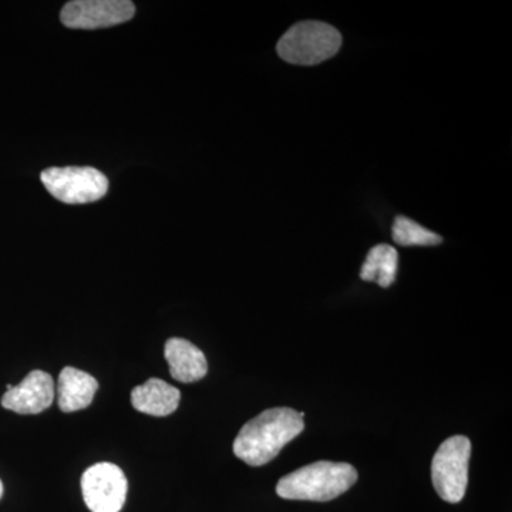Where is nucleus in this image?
I'll return each mask as SVG.
<instances>
[{
    "label": "nucleus",
    "mask_w": 512,
    "mask_h": 512,
    "mask_svg": "<svg viewBox=\"0 0 512 512\" xmlns=\"http://www.w3.org/2000/svg\"><path fill=\"white\" fill-rule=\"evenodd\" d=\"M303 416L305 413L289 407H275L258 414L239 431L232 447L235 456L252 467L271 463L305 429Z\"/></svg>",
    "instance_id": "f257e3e1"
},
{
    "label": "nucleus",
    "mask_w": 512,
    "mask_h": 512,
    "mask_svg": "<svg viewBox=\"0 0 512 512\" xmlns=\"http://www.w3.org/2000/svg\"><path fill=\"white\" fill-rule=\"evenodd\" d=\"M356 481V468L350 464L318 461L282 477L276 494L284 500L326 503L345 494Z\"/></svg>",
    "instance_id": "f03ea898"
},
{
    "label": "nucleus",
    "mask_w": 512,
    "mask_h": 512,
    "mask_svg": "<svg viewBox=\"0 0 512 512\" xmlns=\"http://www.w3.org/2000/svg\"><path fill=\"white\" fill-rule=\"evenodd\" d=\"M340 46L342 35L338 29L328 23L308 20L292 26L281 37L276 50L285 62L298 66H315L335 56Z\"/></svg>",
    "instance_id": "7ed1b4c3"
},
{
    "label": "nucleus",
    "mask_w": 512,
    "mask_h": 512,
    "mask_svg": "<svg viewBox=\"0 0 512 512\" xmlns=\"http://www.w3.org/2000/svg\"><path fill=\"white\" fill-rule=\"evenodd\" d=\"M471 441L464 436L450 437L434 454L431 480L441 500L457 504L466 495Z\"/></svg>",
    "instance_id": "20e7f679"
},
{
    "label": "nucleus",
    "mask_w": 512,
    "mask_h": 512,
    "mask_svg": "<svg viewBox=\"0 0 512 512\" xmlns=\"http://www.w3.org/2000/svg\"><path fill=\"white\" fill-rule=\"evenodd\" d=\"M47 192L64 204H89L109 191L106 175L93 167H53L40 175Z\"/></svg>",
    "instance_id": "39448f33"
},
{
    "label": "nucleus",
    "mask_w": 512,
    "mask_h": 512,
    "mask_svg": "<svg viewBox=\"0 0 512 512\" xmlns=\"http://www.w3.org/2000/svg\"><path fill=\"white\" fill-rule=\"evenodd\" d=\"M127 491L126 474L116 464H94L83 473L84 503L92 512H120L126 503Z\"/></svg>",
    "instance_id": "423d86ee"
},
{
    "label": "nucleus",
    "mask_w": 512,
    "mask_h": 512,
    "mask_svg": "<svg viewBox=\"0 0 512 512\" xmlns=\"http://www.w3.org/2000/svg\"><path fill=\"white\" fill-rule=\"evenodd\" d=\"M136 6L128 0H73L60 13L70 29H101L121 25L133 19Z\"/></svg>",
    "instance_id": "0eeeda50"
},
{
    "label": "nucleus",
    "mask_w": 512,
    "mask_h": 512,
    "mask_svg": "<svg viewBox=\"0 0 512 512\" xmlns=\"http://www.w3.org/2000/svg\"><path fill=\"white\" fill-rule=\"evenodd\" d=\"M55 396L53 377L43 370H33L18 386L6 390L2 406L18 414H39L52 406Z\"/></svg>",
    "instance_id": "6e6552de"
},
{
    "label": "nucleus",
    "mask_w": 512,
    "mask_h": 512,
    "mask_svg": "<svg viewBox=\"0 0 512 512\" xmlns=\"http://www.w3.org/2000/svg\"><path fill=\"white\" fill-rule=\"evenodd\" d=\"M164 356L170 366V375L177 382H198L208 373L207 357L188 340L168 339L165 343Z\"/></svg>",
    "instance_id": "1a4fd4ad"
},
{
    "label": "nucleus",
    "mask_w": 512,
    "mask_h": 512,
    "mask_svg": "<svg viewBox=\"0 0 512 512\" xmlns=\"http://www.w3.org/2000/svg\"><path fill=\"white\" fill-rule=\"evenodd\" d=\"M99 389V382L76 367H64L56 384L57 403L63 413L87 409Z\"/></svg>",
    "instance_id": "9d476101"
},
{
    "label": "nucleus",
    "mask_w": 512,
    "mask_h": 512,
    "mask_svg": "<svg viewBox=\"0 0 512 512\" xmlns=\"http://www.w3.org/2000/svg\"><path fill=\"white\" fill-rule=\"evenodd\" d=\"M181 393L164 380L148 379L131 392V404L137 412L154 417H167L178 409Z\"/></svg>",
    "instance_id": "9b49d317"
},
{
    "label": "nucleus",
    "mask_w": 512,
    "mask_h": 512,
    "mask_svg": "<svg viewBox=\"0 0 512 512\" xmlns=\"http://www.w3.org/2000/svg\"><path fill=\"white\" fill-rule=\"evenodd\" d=\"M399 254L387 244L376 245L370 249L365 264L360 271V278L366 282H376L382 288H389L396 281Z\"/></svg>",
    "instance_id": "f8f14e48"
},
{
    "label": "nucleus",
    "mask_w": 512,
    "mask_h": 512,
    "mask_svg": "<svg viewBox=\"0 0 512 512\" xmlns=\"http://www.w3.org/2000/svg\"><path fill=\"white\" fill-rule=\"evenodd\" d=\"M393 239L403 247H433L443 242V238L436 232L429 231L406 217H397L394 220Z\"/></svg>",
    "instance_id": "ddd939ff"
},
{
    "label": "nucleus",
    "mask_w": 512,
    "mask_h": 512,
    "mask_svg": "<svg viewBox=\"0 0 512 512\" xmlns=\"http://www.w3.org/2000/svg\"><path fill=\"white\" fill-rule=\"evenodd\" d=\"M3 495V484L2 481H0V498H2Z\"/></svg>",
    "instance_id": "4468645a"
}]
</instances>
